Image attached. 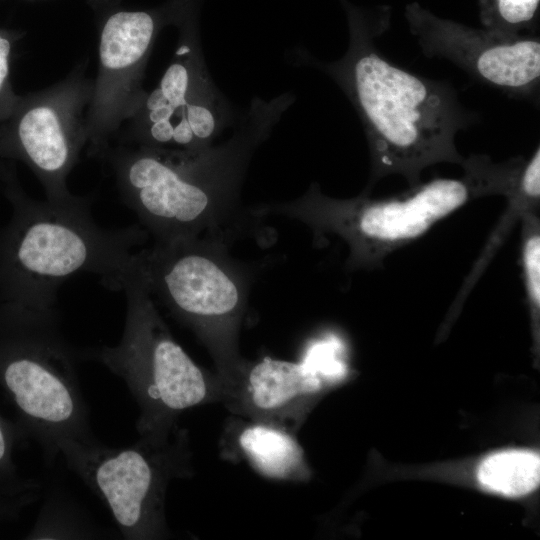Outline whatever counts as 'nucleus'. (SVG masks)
Returning a JSON list of instances; mask_svg holds the SVG:
<instances>
[{"instance_id": "obj_1", "label": "nucleus", "mask_w": 540, "mask_h": 540, "mask_svg": "<svg viewBox=\"0 0 540 540\" xmlns=\"http://www.w3.org/2000/svg\"><path fill=\"white\" fill-rule=\"evenodd\" d=\"M293 102L290 93L253 99L228 140L199 151L120 144L100 159L155 242L207 237L229 243L256 218L240 204L250 160Z\"/></svg>"}, {"instance_id": "obj_2", "label": "nucleus", "mask_w": 540, "mask_h": 540, "mask_svg": "<svg viewBox=\"0 0 540 540\" xmlns=\"http://www.w3.org/2000/svg\"><path fill=\"white\" fill-rule=\"evenodd\" d=\"M384 28L354 18L344 56L315 64L338 84L362 122L370 154L368 193L388 175L403 176L411 187L429 166H461L466 157L457 150L456 135L478 119L446 81L417 75L383 56L375 38Z\"/></svg>"}, {"instance_id": "obj_3", "label": "nucleus", "mask_w": 540, "mask_h": 540, "mask_svg": "<svg viewBox=\"0 0 540 540\" xmlns=\"http://www.w3.org/2000/svg\"><path fill=\"white\" fill-rule=\"evenodd\" d=\"M3 192L12 207L0 232V296L5 303L55 308L59 287L82 273L99 276L103 285L122 290L135 267L148 232L140 225L106 229L92 218L90 199L67 202L29 197L14 167H0Z\"/></svg>"}, {"instance_id": "obj_4", "label": "nucleus", "mask_w": 540, "mask_h": 540, "mask_svg": "<svg viewBox=\"0 0 540 540\" xmlns=\"http://www.w3.org/2000/svg\"><path fill=\"white\" fill-rule=\"evenodd\" d=\"M523 159L496 163L488 155L473 154L461 165V177L434 178L385 198H372L365 191L353 198H333L312 183L295 200L250 210L257 218L279 214L298 220L312 230L316 240L335 235L348 247L347 269L371 270L382 267L388 255L467 203L491 195L506 197Z\"/></svg>"}, {"instance_id": "obj_5", "label": "nucleus", "mask_w": 540, "mask_h": 540, "mask_svg": "<svg viewBox=\"0 0 540 540\" xmlns=\"http://www.w3.org/2000/svg\"><path fill=\"white\" fill-rule=\"evenodd\" d=\"M226 241L197 237L158 243L138 252L139 265L155 296L205 345L227 389L247 363L238 351L251 273Z\"/></svg>"}, {"instance_id": "obj_6", "label": "nucleus", "mask_w": 540, "mask_h": 540, "mask_svg": "<svg viewBox=\"0 0 540 540\" xmlns=\"http://www.w3.org/2000/svg\"><path fill=\"white\" fill-rule=\"evenodd\" d=\"M122 290L126 317L120 341L80 351L122 379L139 409L136 429L140 436L166 434L190 408L224 395V386L188 355L175 340L154 303L137 263Z\"/></svg>"}, {"instance_id": "obj_7", "label": "nucleus", "mask_w": 540, "mask_h": 540, "mask_svg": "<svg viewBox=\"0 0 540 540\" xmlns=\"http://www.w3.org/2000/svg\"><path fill=\"white\" fill-rule=\"evenodd\" d=\"M0 323L1 378L45 460H55L62 440L96 439L78 378L80 352L63 335L57 309L4 303Z\"/></svg>"}, {"instance_id": "obj_8", "label": "nucleus", "mask_w": 540, "mask_h": 540, "mask_svg": "<svg viewBox=\"0 0 540 540\" xmlns=\"http://www.w3.org/2000/svg\"><path fill=\"white\" fill-rule=\"evenodd\" d=\"M186 433L177 427L148 434L127 447H110L97 438L66 439L58 453L67 467L107 506L124 539L167 537L168 484L190 474Z\"/></svg>"}, {"instance_id": "obj_9", "label": "nucleus", "mask_w": 540, "mask_h": 540, "mask_svg": "<svg viewBox=\"0 0 540 540\" xmlns=\"http://www.w3.org/2000/svg\"><path fill=\"white\" fill-rule=\"evenodd\" d=\"M85 72L82 62L61 81L21 95L13 114L0 124V158L23 162L50 201L76 197L67 178L87 145L86 114L94 79Z\"/></svg>"}, {"instance_id": "obj_10", "label": "nucleus", "mask_w": 540, "mask_h": 540, "mask_svg": "<svg viewBox=\"0 0 540 540\" xmlns=\"http://www.w3.org/2000/svg\"><path fill=\"white\" fill-rule=\"evenodd\" d=\"M122 145L199 151L234 122L231 104L207 70L195 31L181 33L159 85L126 121Z\"/></svg>"}, {"instance_id": "obj_11", "label": "nucleus", "mask_w": 540, "mask_h": 540, "mask_svg": "<svg viewBox=\"0 0 540 540\" xmlns=\"http://www.w3.org/2000/svg\"><path fill=\"white\" fill-rule=\"evenodd\" d=\"M159 27L157 18L145 11L116 12L102 26L86 114L89 156L101 158L144 100L143 79Z\"/></svg>"}, {"instance_id": "obj_12", "label": "nucleus", "mask_w": 540, "mask_h": 540, "mask_svg": "<svg viewBox=\"0 0 540 540\" xmlns=\"http://www.w3.org/2000/svg\"><path fill=\"white\" fill-rule=\"evenodd\" d=\"M411 31L428 58L448 60L479 83L509 97L531 98L540 83L536 36L476 30L413 10Z\"/></svg>"}, {"instance_id": "obj_13", "label": "nucleus", "mask_w": 540, "mask_h": 540, "mask_svg": "<svg viewBox=\"0 0 540 540\" xmlns=\"http://www.w3.org/2000/svg\"><path fill=\"white\" fill-rule=\"evenodd\" d=\"M329 384L305 362L273 358L249 365L225 396L253 421L293 431L311 398Z\"/></svg>"}, {"instance_id": "obj_14", "label": "nucleus", "mask_w": 540, "mask_h": 540, "mask_svg": "<svg viewBox=\"0 0 540 540\" xmlns=\"http://www.w3.org/2000/svg\"><path fill=\"white\" fill-rule=\"evenodd\" d=\"M237 446L267 478L294 481L307 474L303 449L289 430L259 421L246 423L238 433Z\"/></svg>"}, {"instance_id": "obj_15", "label": "nucleus", "mask_w": 540, "mask_h": 540, "mask_svg": "<svg viewBox=\"0 0 540 540\" xmlns=\"http://www.w3.org/2000/svg\"><path fill=\"white\" fill-rule=\"evenodd\" d=\"M506 209L489 236L487 243L458 292L456 304L462 303L482 276L513 227L529 212L540 210V148L539 145L520 167L516 182L505 197Z\"/></svg>"}, {"instance_id": "obj_16", "label": "nucleus", "mask_w": 540, "mask_h": 540, "mask_svg": "<svg viewBox=\"0 0 540 540\" xmlns=\"http://www.w3.org/2000/svg\"><path fill=\"white\" fill-rule=\"evenodd\" d=\"M480 484L504 496H523L540 482V456L530 450H505L486 457L478 468Z\"/></svg>"}, {"instance_id": "obj_17", "label": "nucleus", "mask_w": 540, "mask_h": 540, "mask_svg": "<svg viewBox=\"0 0 540 540\" xmlns=\"http://www.w3.org/2000/svg\"><path fill=\"white\" fill-rule=\"evenodd\" d=\"M101 535L83 509L59 489L47 496L33 531L35 539H91Z\"/></svg>"}, {"instance_id": "obj_18", "label": "nucleus", "mask_w": 540, "mask_h": 540, "mask_svg": "<svg viewBox=\"0 0 540 540\" xmlns=\"http://www.w3.org/2000/svg\"><path fill=\"white\" fill-rule=\"evenodd\" d=\"M520 263L526 301L535 330L540 316V216L529 212L521 220Z\"/></svg>"}, {"instance_id": "obj_19", "label": "nucleus", "mask_w": 540, "mask_h": 540, "mask_svg": "<svg viewBox=\"0 0 540 540\" xmlns=\"http://www.w3.org/2000/svg\"><path fill=\"white\" fill-rule=\"evenodd\" d=\"M540 0H493V17L488 29L518 35L535 17Z\"/></svg>"}, {"instance_id": "obj_20", "label": "nucleus", "mask_w": 540, "mask_h": 540, "mask_svg": "<svg viewBox=\"0 0 540 540\" xmlns=\"http://www.w3.org/2000/svg\"><path fill=\"white\" fill-rule=\"evenodd\" d=\"M19 38L18 33L0 29V124L13 114L21 99L11 82L12 54Z\"/></svg>"}, {"instance_id": "obj_21", "label": "nucleus", "mask_w": 540, "mask_h": 540, "mask_svg": "<svg viewBox=\"0 0 540 540\" xmlns=\"http://www.w3.org/2000/svg\"><path fill=\"white\" fill-rule=\"evenodd\" d=\"M8 445L4 429L0 424V464H2L7 456Z\"/></svg>"}]
</instances>
